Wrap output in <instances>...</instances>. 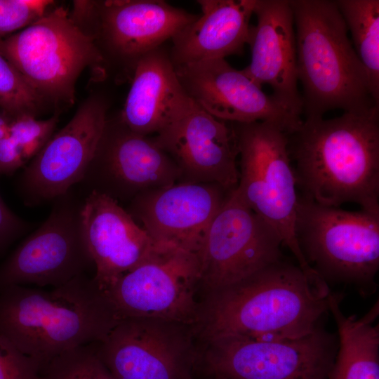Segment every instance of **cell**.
I'll use <instances>...</instances> for the list:
<instances>
[{
	"instance_id": "15",
	"label": "cell",
	"mask_w": 379,
	"mask_h": 379,
	"mask_svg": "<svg viewBox=\"0 0 379 379\" xmlns=\"http://www.w3.org/2000/svg\"><path fill=\"white\" fill-rule=\"evenodd\" d=\"M102 96H88L25 166L18 182L29 206L53 201L79 183L95 152L107 117Z\"/></svg>"
},
{
	"instance_id": "24",
	"label": "cell",
	"mask_w": 379,
	"mask_h": 379,
	"mask_svg": "<svg viewBox=\"0 0 379 379\" xmlns=\"http://www.w3.org/2000/svg\"><path fill=\"white\" fill-rule=\"evenodd\" d=\"M335 1L366 72L372 98L379 105V1Z\"/></svg>"
},
{
	"instance_id": "29",
	"label": "cell",
	"mask_w": 379,
	"mask_h": 379,
	"mask_svg": "<svg viewBox=\"0 0 379 379\" xmlns=\"http://www.w3.org/2000/svg\"><path fill=\"white\" fill-rule=\"evenodd\" d=\"M42 366L0 335V379H39Z\"/></svg>"
},
{
	"instance_id": "17",
	"label": "cell",
	"mask_w": 379,
	"mask_h": 379,
	"mask_svg": "<svg viewBox=\"0 0 379 379\" xmlns=\"http://www.w3.org/2000/svg\"><path fill=\"white\" fill-rule=\"evenodd\" d=\"M153 139L178 168V182L212 183L227 190L237 187L238 148L232 126L192 100Z\"/></svg>"
},
{
	"instance_id": "32",
	"label": "cell",
	"mask_w": 379,
	"mask_h": 379,
	"mask_svg": "<svg viewBox=\"0 0 379 379\" xmlns=\"http://www.w3.org/2000/svg\"><path fill=\"white\" fill-rule=\"evenodd\" d=\"M8 119L0 113V139L8 133Z\"/></svg>"
},
{
	"instance_id": "33",
	"label": "cell",
	"mask_w": 379,
	"mask_h": 379,
	"mask_svg": "<svg viewBox=\"0 0 379 379\" xmlns=\"http://www.w3.org/2000/svg\"><path fill=\"white\" fill-rule=\"evenodd\" d=\"M203 379H227V378L219 377V376H215V375H208V377Z\"/></svg>"
},
{
	"instance_id": "31",
	"label": "cell",
	"mask_w": 379,
	"mask_h": 379,
	"mask_svg": "<svg viewBox=\"0 0 379 379\" xmlns=\"http://www.w3.org/2000/svg\"><path fill=\"white\" fill-rule=\"evenodd\" d=\"M26 163L21 149L8 133L0 139V175H11Z\"/></svg>"
},
{
	"instance_id": "12",
	"label": "cell",
	"mask_w": 379,
	"mask_h": 379,
	"mask_svg": "<svg viewBox=\"0 0 379 379\" xmlns=\"http://www.w3.org/2000/svg\"><path fill=\"white\" fill-rule=\"evenodd\" d=\"M192 326L154 318L121 319L96 343L114 379H193L198 359Z\"/></svg>"
},
{
	"instance_id": "5",
	"label": "cell",
	"mask_w": 379,
	"mask_h": 379,
	"mask_svg": "<svg viewBox=\"0 0 379 379\" xmlns=\"http://www.w3.org/2000/svg\"><path fill=\"white\" fill-rule=\"evenodd\" d=\"M295 237L308 264L328 281L375 288L379 270V214L350 211L298 195Z\"/></svg>"
},
{
	"instance_id": "20",
	"label": "cell",
	"mask_w": 379,
	"mask_h": 379,
	"mask_svg": "<svg viewBox=\"0 0 379 379\" xmlns=\"http://www.w3.org/2000/svg\"><path fill=\"white\" fill-rule=\"evenodd\" d=\"M82 219L96 268L93 279L105 293L142 261L155 245L126 210L105 194L91 192L84 197Z\"/></svg>"
},
{
	"instance_id": "22",
	"label": "cell",
	"mask_w": 379,
	"mask_h": 379,
	"mask_svg": "<svg viewBox=\"0 0 379 379\" xmlns=\"http://www.w3.org/2000/svg\"><path fill=\"white\" fill-rule=\"evenodd\" d=\"M256 0H198L201 14L172 39L174 66L240 54Z\"/></svg>"
},
{
	"instance_id": "25",
	"label": "cell",
	"mask_w": 379,
	"mask_h": 379,
	"mask_svg": "<svg viewBox=\"0 0 379 379\" xmlns=\"http://www.w3.org/2000/svg\"><path fill=\"white\" fill-rule=\"evenodd\" d=\"M48 103L0 53V109L8 120L22 115L34 117Z\"/></svg>"
},
{
	"instance_id": "4",
	"label": "cell",
	"mask_w": 379,
	"mask_h": 379,
	"mask_svg": "<svg viewBox=\"0 0 379 379\" xmlns=\"http://www.w3.org/2000/svg\"><path fill=\"white\" fill-rule=\"evenodd\" d=\"M289 3L305 117H323L328 111L336 109L359 112L379 105L372 98L366 72L348 38L336 1L291 0Z\"/></svg>"
},
{
	"instance_id": "21",
	"label": "cell",
	"mask_w": 379,
	"mask_h": 379,
	"mask_svg": "<svg viewBox=\"0 0 379 379\" xmlns=\"http://www.w3.org/2000/svg\"><path fill=\"white\" fill-rule=\"evenodd\" d=\"M133 70L119 119L135 133L157 135L178 117L192 100L178 79L169 53L161 47L139 58Z\"/></svg>"
},
{
	"instance_id": "27",
	"label": "cell",
	"mask_w": 379,
	"mask_h": 379,
	"mask_svg": "<svg viewBox=\"0 0 379 379\" xmlns=\"http://www.w3.org/2000/svg\"><path fill=\"white\" fill-rule=\"evenodd\" d=\"M59 113L41 120L22 115L8 120V135L21 149L27 162L32 159L53 135Z\"/></svg>"
},
{
	"instance_id": "9",
	"label": "cell",
	"mask_w": 379,
	"mask_h": 379,
	"mask_svg": "<svg viewBox=\"0 0 379 379\" xmlns=\"http://www.w3.org/2000/svg\"><path fill=\"white\" fill-rule=\"evenodd\" d=\"M198 256L155 244L148 255L105 292L121 319L154 318L193 326L199 303Z\"/></svg>"
},
{
	"instance_id": "8",
	"label": "cell",
	"mask_w": 379,
	"mask_h": 379,
	"mask_svg": "<svg viewBox=\"0 0 379 379\" xmlns=\"http://www.w3.org/2000/svg\"><path fill=\"white\" fill-rule=\"evenodd\" d=\"M338 337L321 326L295 338L225 337L206 343L208 375L227 379H328Z\"/></svg>"
},
{
	"instance_id": "19",
	"label": "cell",
	"mask_w": 379,
	"mask_h": 379,
	"mask_svg": "<svg viewBox=\"0 0 379 379\" xmlns=\"http://www.w3.org/2000/svg\"><path fill=\"white\" fill-rule=\"evenodd\" d=\"M256 24L250 27L251 62L242 72L258 86L269 85L272 95L300 117L294 21L288 0H256Z\"/></svg>"
},
{
	"instance_id": "7",
	"label": "cell",
	"mask_w": 379,
	"mask_h": 379,
	"mask_svg": "<svg viewBox=\"0 0 379 379\" xmlns=\"http://www.w3.org/2000/svg\"><path fill=\"white\" fill-rule=\"evenodd\" d=\"M232 128L239 157L238 195L275 230L298 265L306 272L311 271L295 237L299 194L288 135L268 121L234 123Z\"/></svg>"
},
{
	"instance_id": "28",
	"label": "cell",
	"mask_w": 379,
	"mask_h": 379,
	"mask_svg": "<svg viewBox=\"0 0 379 379\" xmlns=\"http://www.w3.org/2000/svg\"><path fill=\"white\" fill-rule=\"evenodd\" d=\"M55 4L52 0H0V40L39 20Z\"/></svg>"
},
{
	"instance_id": "16",
	"label": "cell",
	"mask_w": 379,
	"mask_h": 379,
	"mask_svg": "<svg viewBox=\"0 0 379 379\" xmlns=\"http://www.w3.org/2000/svg\"><path fill=\"white\" fill-rule=\"evenodd\" d=\"M174 67L190 98L220 120L239 124L268 121L288 135L303 121L225 59Z\"/></svg>"
},
{
	"instance_id": "11",
	"label": "cell",
	"mask_w": 379,
	"mask_h": 379,
	"mask_svg": "<svg viewBox=\"0 0 379 379\" xmlns=\"http://www.w3.org/2000/svg\"><path fill=\"white\" fill-rule=\"evenodd\" d=\"M275 230L231 190L213 219L198 254L206 293L242 281L283 260Z\"/></svg>"
},
{
	"instance_id": "13",
	"label": "cell",
	"mask_w": 379,
	"mask_h": 379,
	"mask_svg": "<svg viewBox=\"0 0 379 379\" xmlns=\"http://www.w3.org/2000/svg\"><path fill=\"white\" fill-rule=\"evenodd\" d=\"M180 173L153 138L131 131L119 118L107 119L94 155L79 182L84 197L91 192L116 201L171 186Z\"/></svg>"
},
{
	"instance_id": "6",
	"label": "cell",
	"mask_w": 379,
	"mask_h": 379,
	"mask_svg": "<svg viewBox=\"0 0 379 379\" xmlns=\"http://www.w3.org/2000/svg\"><path fill=\"white\" fill-rule=\"evenodd\" d=\"M0 53L55 106L72 105L81 72L86 67L102 69L105 63L95 41L77 27L62 6L0 40Z\"/></svg>"
},
{
	"instance_id": "14",
	"label": "cell",
	"mask_w": 379,
	"mask_h": 379,
	"mask_svg": "<svg viewBox=\"0 0 379 379\" xmlns=\"http://www.w3.org/2000/svg\"><path fill=\"white\" fill-rule=\"evenodd\" d=\"M161 0L86 1L74 22L117 59L135 65L197 18Z\"/></svg>"
},
{
	"instance_id": "3",
	"label": "cell",
	"mask_w": 379,
	"mask_h": 379,
	"mask_svg": "<svg viewBox=\"0 0 379 379\" xmlns=\"http://www.w3.org/2000/svg\"><path fill=\"white\" fill-rule=\"evenodd\" d=\"M121 319L86 274L50 290L0 289V335L44 366L79 346L102 341Z\"/></svg>"
},
{
	"instance_id": "18",
	"label": "cell",
	"mask_w": 379,
	"mask_h": 379,
	"mask_svg": "<svg viewBox=\"0 0 379 379\" xmlns=\"http://www.w3.org/2000/svg\"><path fill=\"white\" fill-rule=\"evenodd\" d=\"M230 191L212 183L177 182L139 194L126 211L141 222L154 244L198 256L206 232Z\"/></svg>"
},
{
	"instance_id": "30",
	"label": "cell",
	"mask_w": 379,
	"mask_h": 379,
	"mask_svg": "<svg viewBox=\"0 0 379 379\" xmlns=\"http://www.w3.org/2000/svg\"><path fill=\"white\" fill-rule=\"evenodd\" d=\"M32 225L15 214L0 196V252L28 232Z\"/></svg>"
},
{
	"instance_id": "10",
	"label": "cell",
	"mask_w": 379,
	"mask_h": 379,
	"mask_svg": "<svg viewBox=\"0 0 379 379\" xmlns=\"http://www.w3.org/2000/svg\"><path fill=\"white\" fill-rule=\"evenodd\" d=\"M84 199L72 187L53 201L47 219L0 265V289L57 287L86 274L93 261L84 234Z\"/></svg>"
},
{
	"instance_id": "1",
	"label": "cell",
	"mask_w": 379,
	"mask_h": 379,
	"mask_svg": "<svg viewBox=\"0 0 379 379\" xmlns=\"http://www.w3.org/2000/svg\"><path fill=\"white\" fill-rule=\"evenodd\" d=\"M331 293L314 270L281 260L206 293L192 328L205 343L225 337L300 338L320 327Z\"/></svg>"
},
{
	"instance_id": "2",
	"label": "cell",
	"mask_w": 379,
	"mask_h": 379,
	"mask_svg": "<svg viewBox=\"0 0 379 379\" xmlns=\"http://www.w3.org/2000/svg\"><path fill=\"white\" fill-rule=\"evenodd\" d=\"M301 196L379 214V105L340 117L306 118L288 135Z\"/></svg>"
},
{
	"instance_id": "23",
	"label": "cell",
	"mask_w": 379,
	"mask_h": 379,
	"mask_svg": "<svg viewBox=\"0 0 379 379\" xmlns=\"http://www.w3.org/2000/svg\"><path fill=\"white\" fill-rule=\"evenodd\" d=\"M340 296L331 293L329 312L338 332V349L328 379H379L378 303L361 318L342 311Z\"/></svg>"
},
{
	"instance_id": "26",
	"label": "cell",
	"mask_w": 379,
	"mask_h": 379,
	"mask_svg": "<svg viewBox=\"0 0 379 379\" xmlns=\"http://www.w3.org/2000/svg\"><path fill=\"white\" fill-rule=\"evenodd\" d=\"M96 343L55 357L42 368L39 379H114L99 357Z\"/></svg>"
}]
</instances>
